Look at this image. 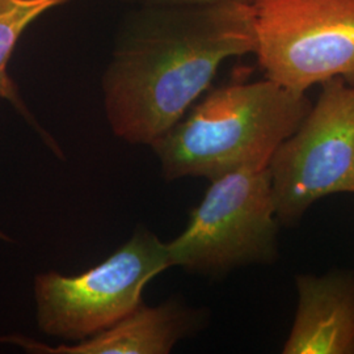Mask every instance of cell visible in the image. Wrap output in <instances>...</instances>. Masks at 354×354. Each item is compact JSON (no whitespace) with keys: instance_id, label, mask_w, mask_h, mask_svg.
<instances>
[{"instance_id":"obj_3","label":"cell","mask_w":354,"mask_h":354,"mask_svg":"<svg viewBox=\"0 0 354 354\" xmlns=\"http://www.w3.org/2000/svg\"><path fill=\"white\" fill-rule=\"evenodd\" d=\"M279 222L268 167L241 169L212 181L187 228L167 243L171 266L222 276L279 257Z\"/></svg>"},{"instance_id":"obj_4","label":"cell","mask_w":354,"mask_h":354,"mask_svg":"<svg viewBox=\"0 0 354 354\" xmlns=\"http://www.w3.org/2000/svg\"><path fill=\"white\" fill-rule=\"evenodd\" d=\"M169 266L167 243L140 228L102 264L82 274H37L33 289L38 327L71 342L95 336L136 311L146 285Z\"/></svg>"},{"instance_id":"obj_2","label":"cell","mask_w":354,"mask_h":354,"mask_svg":"<svg viewBox=\"0 0 354 354\" xmlns=\"http://www.w3.org/2000/svg\"><path fill=\"white\" fill-rule=\"evenodd\" d=\"M310 109L306 93L270 79H235L209 92L150 146L167 181H213L241 169L266 168Z\"/></svg>"},{"instance_id":"obj_6","label":"cell","mask_w":354,"mask_h":354,"mask_svg":"<svg viewBox=\"0 0 354 354\" xmlns=\"http://www.w3.org/2000/svg\"><path fill=\"white\" fill-rule=\"evenodd\" d=\"M268 171L279 225L291 226L319 200L354 194V83L322 84L302 124L274 151Z\"/></svg>"},{"instance_id":"obj_9","label":"cell","mask_w":354,"mask_h":354,"mask_svg":"<svg viewBox=\"0 0 354 354\" xmlns=\"http://www.w3.org/2000/svg\"><path fill=\"white\" fill-rule=\"evenodd\" d=\"M70 0H0V99L23 109L7 66L23 32L42 13Z\"/></svg>"},{"instance_id":"obj_10","label":"cell","mask_w":354,"mask_h":354,"mask_svg":"<svg viewBox=\"0 0 354 354\" xmlns=\"http://www.w3.org/2000/svg\"><path fill=\"white\" fill-rule=\"evenodd\" d=\"M142 6H158V7H183V6H203L225 0H136ZM251 1V0H247Z\"/></svg>"},{"instance_id":"obj_1","label":"cell","mask_w":354,"mask_h":354,"mask_svg":"<svg viewBox=\"0 0 354 354\" xmlns=\"http://www.w3.org/2000/svg\"><path fill=\"white\" fill-rule=\"evenodd\" d=\"M254 49L251 1L143 6L120 33L102 77L114 134L150 146L209 88L221 64Z\"/></svg>"},{"instance_id":"obj_5","label":"cell","mask_w":354,"mask_h":354,"mask_svg":"<svg viewBox=\"0 0 354 354\" xmlns=\"http://www.w3.org/2000/svg\"><path fill=\"white\" fill-rule=\"evenodd\" d=\"M257 64L302 92L335 77L354 83V0H251Z\"/></svg>"},{"instance_id":"obj_11","label":"cell","mask_w":354,"mask_h":354,"mask_svg":"<svg viewBox=\"0 0 354 354\" xmlns=\"http://www.w3.org/2000/svg\"><path fill=\"white\" fill-rule=\"evenodd\" d=\"M0 241H10V239H8V236L4 232L0 231Z\"/></svg>"},{"instance_id":"obj_7","label":"cell","mask_w":354,"mask_h":354,"mask_svg":"<svg viewBox=\"0 0 354 354\" xmlns=\"http://www.w3.org/2000/svg\"><path fill=\"white\" fill-rule=\"evenodd\" d=\"M207 320L206 310L192 308L176 299L159 306H145L112 327L82 342L50 346L21 335L0 337L28 352L45 354H167L177 342L198 329Z\"/></svg>"},{"instance_id":"obj_8","label":"cell","mask_w":354,"mask_h":354,"mask_svg":"<svg viewBox=\"0 0 354 354\" xmlns=\"http://www.w3.org/2000/svg\"><path fill=\"white\" fill-rule=\"evenodd\" d=\"M298 304L283 354H354V273L295 277Z\"/></svg>"}]
</instances>
